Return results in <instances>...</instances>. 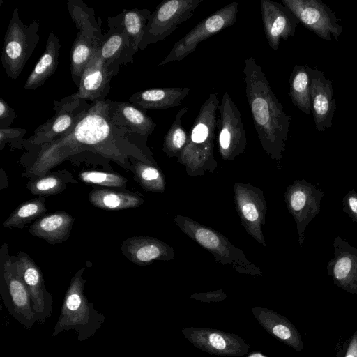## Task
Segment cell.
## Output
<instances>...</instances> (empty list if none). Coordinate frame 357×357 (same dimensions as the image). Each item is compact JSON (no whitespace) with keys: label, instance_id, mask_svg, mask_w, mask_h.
Here are the masks:
<instances>
[{"label":"cell","instance_id":"cell-40","mask_svg":"<svg viewBox=\"0 0 357 357\" xmlns=\"http://www.w3.org/2000/svg\"><path fill=\"white\" fill-rule=\"evenodd\" d=\"M17 114L3 98H0V128H9L13 123Z\"/></svg>","mask_w":357,"mask_h":357},{"label":"cell","instance_id":"cell-41","mask_svg":"<svg viewBox=\"0 0 357 357\" xmlns=\"http://www.w3.org/2000/svg\"><path fill=\"white\" fill-rule=\"evenodd\" d=\"M189 297L200 302L215 303L225 300L227 298V294L222 289H218L207 292L194 293Z\"/></svg>","mask_w":357,"mask_h":357},{"label":"cell","instance_id":"cell-30","mask_svg":"<svg viewBox=\"0 0 357 357\" xmlns=\"http://www.w3.org/2000/svg\"><path fill=\"white\" fill-rule=\"evenodd\" d=\"M100 42L78 31L70 51V73L74 84L79 87L82 75Z\"/></svg>","mask_w":357,"mask_h":357},{"label":"cell","instance_id":"cell-34","mask_svg":"<svg viewBox=\"0 0 357 357\" xmlns=\"http://www.w3.org/2000/svg\"><path fill=\"white\" fill-rule=\"evenodd\" d=\"M45 197L31 199L20 204L4 221L6 228L22 229L47 212Z\"/></svg>","mask_w":357,"mask_h":357},{"label":"cell","instance_id":"cell-24","mask_svg":"<svg viewBox=\"0 0 357 357\" xmlns=\"http://www.w3.org/2000/svg\"><path fill=\"white\" fill-rule=\"evenodd\" d=\"M189 91L188 87L147 89L134 93L128 101L144 110L166 109L181 106Z\"/></svg>","mask_w":357,"mask_h":357},{"label":"cell","instance_id":"cell-20","mask_svg":"<svg viewBox=\"0 0 357 357\" xmlns=\"http://www.w3.org/2000/svg\"><path fill=\"white\" fill-rule=\"evenodd\" d=\"M308 70L311 79V112L316 129L324 132L331 127L336 109L333 82L326 77L324 72L316 68L309 66Z\"/></svg>","mask_w":357,"mask_h":357},{"label":"cell","instance_id":"cell-19","mask_svg":"<svg viewBox=\"0 0 357 357\" xmlns=\"http://www.w3.org/2000/svg\"><path fill=\"white\" fill-rule=\"evenodd\" d=\"M261 13L266 38L269 46L278 50L280 40L294 36L300 23L284 5L271 0H261Z\"/></svg>","mask_w":357,"mask_h":357},{"label":"cell","instance_id":"cell-27","mask_svg":"<svg viewBox=\"0 0 357 357\" xmlns=\"http://www.w3.org/2000/svg\"><path fill=\"white\" fill-rule=\"evenodd\" d=\"M61 47L59 38L54 32H50L47 37L45 50L27 77L24 89L36 90L54 74L58 67Z\"/></svg>","mask_w":357,"mask_h":357},{"label":"cell","instance_id":"cell-36","mask_svg":"<svg viewBox=\"0 0 357 357\" xmlns=\"http://www.w3.org/2000/svg\"><path fill=\"white\" fill-rule=\"evenodd\" d=\"M188 110L185 107L178 112L164 137L162 151L169 158H178L187 144L188 133L182 126V118Z\"/></svg>","mask_w":357,"mask_h":357},{"label":"cell","instance_id":"cell-14","mask_svg":"<svg viewBox=\"0 0 357 357\" xmlns=\"http://www.w3.org/2000/svg\"><path fill=\"white\" fill-rule=\"evenodd\" d=\"M307 29L323 40L330 41L332 35L335 40L342 32V26L335 13L320 0H282Z\"/></svg>","mask_w":357,"mask_h":357},{"label":"cell","instance_id":"cell-21","mask_svg":"<svg viewBox=\"0 0 357 357\" xmlns=\"http://www.w3.org/2000/svg\"><path fill=\"white\" fill-rule=\"evenodd\" d=\"M111 123L131 135L147 138L154 131L156 123L146 113L130 102L107 99Z\"/></svg>","mask_w":357,"mask_h":357},{"label":"cell","instance_id":"cell-32","mask_svg":"<svg viewBox=\"0 0 357 357\" xmlns=\"http://www.w3.org/2000/svg\"><path fill=\"white\" fill-rule=\"evenodd\" d=\"M308 64L296 65L289 76V96L294 106L305 114L311 112L310 76Z\"/></svg>","mask_w":357,"mask_h":357},{"label":"cell","instance_id":"cell-25","mask_svg":"<svg viewBox=\"0 0 357 357\" xmlns=\"http://www.w3.org/2000/svg\"><path fill=\"white\" fill-rule=\"evenodd\" d=\"M75 218L69 213L56 211L41 216L29 227V233L51 245L61 243L70 234Z\"/></svg>","mask_w":357,"mask_h":357},{"label":"cell","instance_id":"cell-38","mask_svg":"<svg viewBox=\"0 0 357 357\" xmlns=\"http://www.w3.org/2000/svg\"><path fill=\"white\" fill-rule=\"evenodd\" d=\"M26 130L20 128H0V150H3L8 142L13 147L20 149L23 146V137Z\"/></svg>","mask_w":357,"mask_h":357},{"label":"cell","instance_id":"cell-12","mask_svg":"<svg viewBox=\"0 0 357 357\" xmlns=\"http://www.w3.org/2000/svg\"><path fill=\"white\" fill-rule=\"evenodd\" d=\"M323 197L321 189L305 179L295 180L287 187L284 202L296 222L301 247L304 241L307 227L320 212Z\"/></svg>","mask_w":357,"mask_h":357},{"label":"cell","instance_id":"cell-4","mask_svg":"<svg viewBox=\"0 0 357 357\" xmlns=\"http://www.w3.org/2000/svg\"><path fill=\"white\" fill-rule=\"evenodd\" d=\"M84 270L81 268L70 280L52 337L63 331L74 330L78 340L82 342L93 337L106 321L105 316L96 310L84 294Z\"/></svg>","mask_w":357,"mask_h":357},{"label":"cell","instance_id":"cell-26","mask_svg":"<svg viewBox=\"0 0 357 357\" xmlns=\"http://www.w3.org/2000/svg\"><path fill=\"white\" fill-rule=\"evenodd\" d=\"M151 11L146 8L123 9L114 17H108L107 22L109 28L116 25L123 26L129 38L127 54V63H132L135 54L139 50V47L142 40L144 29Z\"/></svg>","mask_w":357,"mask_h":357},{"label":"cell","instance_id":"cell-2","mask_svg":"<svg viewBox=\"0 0 357 357\" xmlns=\"http://www.w3.org/2000/svg\"><path fill=\"white\" fill-rule=\"evenodd\" d=\"M245 95L259 140L269 158L280 165L291 117L273 93L261 66L250 56L243 68Z\"/></svg>","mask_w":357,"mask_h":357},{"label":"cell","instance_id":"cell-13","mask_svg":"<svg viewBox=\"0 0 357 357\" xmlns=\"http://www.w3.org/2000/svg\"><path fill=\"white\" fill-rule=\"evenodd\" d=\"M234 201L241 225L259 243L266 246L261 227L265 224L267 203L263 191L250 183L235 182Z\"/></svg>","mask_w":357,"mask_h":357},{"label":"cell","instance_id":"cell-11","mask_svg":"<svg viewBox=\"0 0 357 357\" xmlns=\"http://www.w3.org/2000/svg\"><path fill=\"white\" fill-rule=\"evenodd\" d=\"M218 110V151L224 160H234L245 152L247 138L240 111L227 91L220 99Z\"/></svg>","mask_w":357,"mask_h":357},{"label":"cell","instance_id":"cell-1","mask_svg":"<svg viewBox=\"0 0 357 357\" xmlns=\"http://www.w3.org/2000/svg\"><path fill=\"white\" fill-rule=\"evenodd\" d=\"M131 134L114 126L109 119L107 99L91 102L84 117L68 135L40 146L35 151L33 162L24 176L32 177L50 172L69 156L84 151H91L124 166L126 158H136L147 163L156 164L149 149H142L130 141Z\"/></svg>","mask_w":357,"mask_h":357},{"label":"cell","instance_id":"cell-8","mask_svg":"<svg viewBox=\"0 0 357 357\" xmlns=\"http://www.w3.org/2000/svg\"><path fill=\"white\" fill-rule=\"evenodd\" d=\"M91 104L85 100H70L67 97L54 100L55 114L39 126L29 138L24 139L23 146L31 149L69 134L86 114Z\"/></svg>","mask_w":357,"mask_h":357},{"label":"cell","instance_id":"cell-23","mask_svg":"<svg viewBox=\"0 0 357 357\" xmlns=\"http://www.w3.org/2000/svg\"><path fill=\"white\" fill-rule=\"evenodd\" d=\"M251 311L258 323L271 336L296 351L303 349L300 333L287 317L266 307L255 306Z\"/></svg>","mask_w":357,"mask_h":357},{"label":"cell","instance_id":"cell-22","mask_svg":"<svg viewBox=\"0 0 357 357\" xmlns=\"http://www.w3.org/2000/svg\"><path fill=\"white\" fill-rule=\"evenodd\" d=\"M122 254L138 266H147L153 261H169L175 257V251L167 243L151 236H132L123 241Z\"/></svg>","mask_w":357,"mask_h":357},{"label":"cell","instance_id":"cell-10","mask_svg":"<svg viewBox=\"0 0 357 357\" xmlns=\"http://www.w3.org/2000/svg\"><path fill=\"white\" fill-rule=\"evenodd\" d=\"M203 0H167L150 15L139 50L165 40L178 25L190 19Z\"/></svg>","mask_w":357,"mask_h":357},{"label":"cell","instance_id":"cell-33","mask_svg":"<svg viewBox=\"0 0 357 357\" xmlns=\"http://www.w3.org/2000/svg\"><path fill=\"white\" fill-rule=\"evenodd\" d=\"M67 8L79 31L102 43L104 34L95 17V10L81 0H68Z\"/></svg>","mask_w":357,"mask_h":357},{"label":"cell","instance_id":"cell-3","mask_svg":"<svg viewBox=\"0 0 357 357\" xmlns=\"http://www.w3.org/2000/svg\"><path fill=\"white\" fill-rule=\"evenodd\" d=\"M220 102L217 93L209 94L191 126L186 146L177 158L190 176H203L206 172L213 173L217 167L214 140Z\"/></svg>","mask_w":357,"mask_h":357},{"label":"cell","instance_id":"cell-9","mask_svg":"<svg viewBox=\"0 0 357 357\" xmlns=\"http://www.w3.org/2000/svg\"><path fill=\"white\" fill-rule=\"evenodd\" d=\"M238 6V2L233 1L202 20L175 43L169 53L158 66L183 60L192 53L201 42L233 26L236 22Z\"/></svg>","mask_w":357,"mask_h":357},{"label":"cell","instance_id":"cell-31","mask_svg":"<svg viewBox=\"0 0 357 357\" xmlns=\"http://www.w3.org/2000/svg\"><path fill=\"white\" fill-rule=\"evenodd\" d=\"M71 173L67 170L48 172L43 175L33 176L27 183V188L33 195L46 197L61 193L68 183H77Z\"/></svg>","mask_w":357,"mask_h":357},{"label":"cell","instance_id":"cell-5","mask_svg":"<svg viewBox=\"0 0 357 357\" xmlns=\"http://www.w3.org/2000/svg\"><path fill=\"white\" fill-rule=\"evenodd\" d=\"M174 221L185 234L212 254L220 264L231 266L241 274L262 275V271L246 257L244 252L220 232L182 215H176Z\"/></svg>","mask_w":357,"mask_h":357},{"label":"cell","instance_id":"cell-16","mask_svg":"<svg viewBox=\"0 0 357 357\" xmlns=\"http://www.w3.org/2000/svg\"><path fill=\"white\" fill-rule=\"evenodd\" d=\"M15 261L20 277L31 299L38 323L45 324L52 312V296L47 290L40 267L24 252H19Z\"/></svg>","mask_w":357,"mask_h":357},{"label":"cell","instance_id":"cell-35","mask_svg":"<svg viewBox=\"0 0 357 357\" xmlns=\"http://www.w3.org/2000/svg\"><path fill=\"white\" fill-rule=\"evenodd\" d=\"M133 172L146 192L162 193L165 191V177L157 164L147 163L134 158Z\"/></svg>","mask_w":357,"mask_h":357},{"label":"cell","instance_id":"cell-39","mask_svg":"<svg viewBox=\"0 0 357 357\" xmlns=\"http://www.w3.org/2000/svg\"><path fill=\"white\" fill-rule=\"evenodd\" d=\"M342 210L357 225V192L349 190L342 198Z\"/></svg>","mask_w":357,"mask_h":357},{"label":"cell","instance_id":"cell-29","mask_svg":"<svg viewBox=\"0 0 357 357\" xmlns=\"http://www.w3.org/2000/svg\"><path fill=\"white\" fill-rule=\"evenodd\" d=\"M91 204L100 209L119 211L137 208L144 203V199L130 192L96 188L89 194Z\"/></svg>","mask_w":357,"mask_h":357},{"label":"cell","instance_id":"cell-42","mask_svg":"<svg viewBox=\"0 0 357 357\" xmlns=\"http://www.w3.org/2000/svg\"><path fill=\"white\" fill-rule=\"evenodd\" d=\"M340 351V357H357V331L346 341Z\"/></svg>","mask_w":357,"mask_h":357},{"label":"cell","instance_id":"cell-28","mask_svg":"<svg viewBox=\"0 0 357 357\" xmlns=\"http://www.w3.org/2000/svg\"><path fill=\"white\" fill-rule=\"evenodd\" d=\"M104 38L97 53L107 65L119 68L127 64L129 38L123 26L116 25L104 33Z\"/></svg>","mask_w":357,"mask_h":357},{"label":"cell","instance_id":"cell-7","mask_svg":"<svg viewBox=\"0 0 357 357\" xmlns=\"http://www.w3.org/2000/svg\"><path fill=\"white\" fill-rule=\"evenodd\" d=\"M39 20L24 24L15 8L3 39L1 63L7 76L17 79L40 40Z\"/></svg>","mask_w":357,"mask_h":357},{"label":"cell","instance_id":"cell-18","mask_svg":"<svg viewBox=\"0 0 357 357\" xmlns=\"http://www.w3.org/2000/svg\"><path fill=\"white\" fill-rule=\"evenodd\" d=\"M334 256L328 262V274L344 291L357 294V248L340 236L333 241Z\"/></svg>","mask_w":357,"mask_h":357},{"label":"cell","instance_id":"cell-6","mask_svg":"<svg viewBox=\"0 0 357 357\" xmlns=\"http://www.w3.org/2000/svg\"><path fill=\"white\" fill-rule=\"evenodd\" d=\"M0 295L8 313L25 329L38 322L29 293L17 266L15 256L8 255V245L0 249Z\"/></svg>","mask_w":357,"mask_h":357},{"label":"cell","instance_id":"cell-15","mask_svg":"<svg viewBox=\"0 0 357 357\" xmlns=\"http://www.w3.org/2000/svg\"><path fill=\"white\" fill-rule=\"evenodd\" d=\"M181 331L195 347L210 354L241 357L246 355L250 349V345L239 335L220 329L186 327Z\"/></svg>","mask_w":357,"mask_h":357},{"label":"cell","instance_id":"cell-17","mask_svg":"<svg viewBox=\"0 0 357 357\" xmlns=\"http://www.w3.org/2000/svg\"><path fill=\"white\" fill-rule=\"evenodd\" d=\"M118 73L119 68L105 63L96 50L83 72L77 91L66 97L91 102L105 99L110 91V82Z\"/></svg>","mask_w":357,"mask_h":357},{"label":"cell","instance_id":"cell-37","mask_svg":"<svg viewBox=\"0 0 357 357\" xmlns=\"http://www.w3.org/2000/svg\"><path fill=\"white\" fill-rule=\"evenodd\" d=\"M79 179L86 183L105 187H125L127 179L122 175L100 170H85L78 175Z\"/></svg>","mask_w":357,"mask_h":357}]
</instances>
